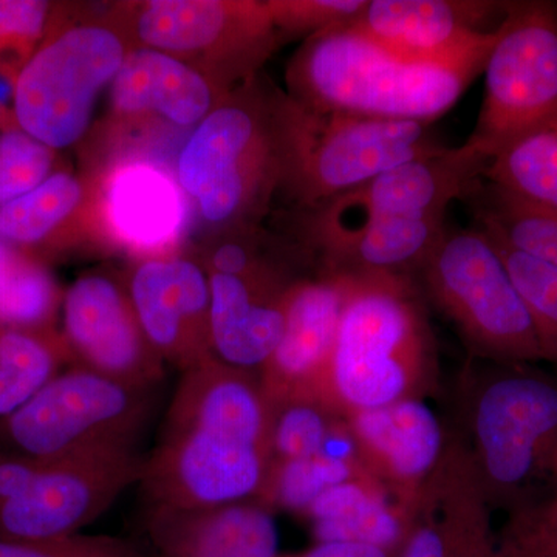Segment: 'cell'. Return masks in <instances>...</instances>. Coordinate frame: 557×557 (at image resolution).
<instances>
[{
    "mask_svg": "<svg viewBox=\"0 0 557 557\" xmlns=\"http://www.w3.org/2000/svg\"><path fill=\"white\" fill-rule=\"evenodd\" d=\"M269 467L259 375L212 357L183 372L139 482L150 507H215L256 500Z\"/></svg>",
    "mask_w": 557,
    "mask_h": 557,
    "instance_id": "1",
    "label": "cell"
},
{
    "mask_svg": "<svg viewBox=\"0 0 557 557\" xmlns=\"http://www.w3.org/2000/svg\"><path fill=\"white\" fill-rule=\"evenodd\" d=\"M338 333L317 392L344 418L421 398L434 381V336L416 277L350 274Z\"/></svg>",
    "mask_w": 557,
    "mask_h": 557,
    "instance_id": "2",
    "label": "cell"
},
{
    "mask_svg": "<svg viewBox=\"0 0 557 557\" xmlns=\"http://www.w3.org/2000/svg\"><path fill=\"white\" fill-rule=\"evenodd\" d=\"M486 61L409 60L347 25L304 40L288 62L285 91L321 112L432 124L457 104Z\"/></svg>",
    "mask_w": 557,
    "mask_h": 557,
    "instance_id": "3",
    "label": "cell"
},
{
    "mask_svg": "<svg viewBox=\"0 0 557 557\" xmlns=\"http://www.w3.org/2000/svg\"><path fill=\"white\" fill-rule=\"evenodd\" d=\"M281 91L260 73L223 98L180 150L178 186L211 233L263 225L281 193Z\"/></svg>",
    "mask_w": 557,
    "mask_h": 557,
    "instance_id": "4",
    "label": "cell"
},
{
    "mask_svg": "<svg viewBox=\"0 0 557 557\" xmlns=\"http://www.w3.org/2000/svg\"><path fill=\"white\" fill-rule=\"evenodd\" d=\"M467 450L491 507L509 515L557 493V380L528 364L474 375L465 403Z\"/></svg>",
    "mask_w": 557,
    "mask_h": 557,
    "instance_id": "5",
    "label": "cell"
},
{
    "mask_svg": "<svg viewBox=\"0 0 557 557\" xmlns=\"http://www.w3.org/2000/svg\"><path fill=\"white\" fill-rule=\"evenodd\" d=\"M134 50L112 11L58 3L46 39L13 86L17 126L50 149L78 145L101 91Z\"/></svg>",
    "mask_w": 557,
    "mask_h": 557,
    "instance_id": "6",
    "label": "cell"
},
{
    "mask_svg": "<svg viewBox=\"0 0 557 557\" xmlns=\"http://www.w3.org/2000/svg\"><path fill=\"white\" fill-rule=\"evenodd\" d=\"M284 178L295 211L322 207L383 172L446 150L431 123L304 108L281 91Z\"/></svg>",
    "mask_w": 557,
    "mask_h": 557,
    "instance_id": "7",
    "label": "cell"
},
{
    "mask_svg": "<svg viewBox=\"0 0 557 557\" xmlns=\"http://www.w3.org/2000/svg\"><path fill=\"white\" fill-rule=\"evenodd\" d=\"M112 11L134 50L170 54L223 97L258 78L284 44L265 0H131Z\"/></svg>",
    "mask_w": 557,
    "mask_h": 557,
    "instance_id": "8",
    "label": "cell"
},
{
    "mask_svg": "<svg viewBox=\"0 0 557 557\" xmlns=\"http://www.w3.org/2000/svg\"><path fill=\"white\" fill-rule=\"evenodd\" d=\"M417 277L479 357L498 364L545 361L525 300L485 230H446Z\"/></svg>",
    "mask_w": 557,
    "mask_h": 557,
    "instance_id": "9",
    "label": "cell"
},
{
    "mask_svg": "<svg viewBox=\"0 0 557 557\" xmlns=\"http://www.w3.org/2000/svg\"><path fill=\"white\" fill-rule=\"evenodd\" d=\"M156 398L157 387L72 366L0 423V438L13 453L39 460L135 453Z\"/></svg>",
    "mask_w": 557,
    "mask_h": 557,
    "instance_id": "10",
    "label": "cell"
},
{
    "mask_svg": "<svg viewBox=\"0 0 557 557\" xmlns=\"http://www.w3.org/2000/svg\"><path fill=\"white\" fill-rule=\"evenodd\" d=\"M497 33L478 124L465 143L487 161L557 110V3L509 2Z\"/></svg>",
    "mask_w": 557,
    "mask_h": 557,
    "instance_id": "11",
    "label": "cell"
},
{
    "mask_svg": "<svg viewBox=\"0 0 557 557\" xmlns=\"http://www.w3.org/2000/svg\"><path fill=\"white\" fill-rule=\"evenodd\" d=\"M490 161L461 145L383 172L322 207L295 211V237L309 251L386 219L446 215L450 201L469 200L485 182Z\"/></svg>",
    "mask_w": 557,
    "mask_h": 557,
    "instance_id": "12",
    "label": "cell"
},
{
    "mask_svg": "<svg viewBox=\"0 0 557 557\" xmlns=\"http://www.w3.org/2000/svg\"><path fill=\"white\" fill-rule=\"evenodd\" d=\"M317 262L292 236H274L269 249L234 274H208L215 358L231 368H263L284 335L288 293L302 277L296 267Z\"/></svg>",
    "mask_w": 557,
    "mask_h": 557,
    "instance_id": "13",
    "label": "cell"
},
{
    "mask_svg": "<svg viewBox=\"0 0 557 557\" xmlns=\"http://www.w3.org/2000/svg\"><path fill=\"white\" fill-rule=\"evenodd\" d=\"M137 453H97L40 460L20 496L0 505V539L57 541L76 536L139 480Z\"/></svg>",
    "mask_w": 557,
    "mask_h": 557,
    "instance_id": "14",
    "label": "cell"
},
{
    "mask_svg": "<svg viewBox=\"0 0 557 557\" xmlns=\"http://www.w3.org/2000/svg\"><path fill=\"white\" fill-rule=\"evenodd\" d=\"M61 314L72 366L135 386L159 387L164 361L141 327L123 274H81L64 292Z\"/></svg>",
    "mask_w": 557,
    "mask_h": 557,
    "instance_id": "15",
    "label": "cell"
},
{
    "mask_svg": "<svg viewBox=\"0 0 557 557\" xmlns=\"http://www.w3.org/2000/svg\"><path fill=\"white\" fill-rule=\"evenodd\" d=\"M124 277L141 327L164 364L188 372L215 357L209 278L193 252L132 259Z\"/></svg>",
    "mask_w": 557,
    "mask_h": 557,
    "instance_id": "16",
    "label": "cell"
},
{
    "mask_svg": "<svg viewBox=\"0 0 557 557\" xmlns=\"http://www.w3.org/2000/svg\"><path fill=\"white\" fill-rule=\"evenodd\" d=\"M0 239L49 265L79 252H116L100 177L58 168L20 199L0 207Z\"/></svg>",
    "mask_w": 557,
    "mask_h": 557,
    "instance_id": "17",
    "label": "cell"
},
{
    "mask_svg": "<svg viewBox=\"0 0 557 557\" xmlns=\"http://www.w3.org/2000/svg\"><path fill=\"white\" fill-rule=\"evenodd\" d=\"M508 7L487 0H369L350 27L413 61L487 60L498 27H485L493 17H505Z\"/></svg>",
    "mask_w": 557,
    "mask_h": 557,
    "instance_id": "18",
    "label": "cell"
},
{
    "mask_svg": "<svg viewBox=\"0 0 557 557\" xmlns=\"http://www.w3.org/2000/svg\"><path fill=\"white\" fill-rule=\"evenodd\" d=\"M106 141L137 138L148 131H188L223 100L208 79L170 54L135 49L109 87Z\"/></svg>",
    "mask_w": 557,
    "mask_h": 557,
    "instance_id": "19",
    "label": "cell"
},
{
    "mask_svg": "<svg viewBox=\"0 0 557 557\" xmlns=\"http://www.w3.org/2000/svg\"><path fill=\"white\" fill-rule=\"evenodd\" d=\"M343 420L366 472L412 511L449 445L435 413L421 398H409Z\"/></svg>",
    "mask_w": 557,
    "mask_h": 557,
    "instance_id": "20",
    "label": "cell"
},
{
    "mask_svg": "<svg viewBox=\"0 0 557 557\" xmlns=\"http://www.w3.org/2000/svg\"><path fill=\"white\" fill-rule=\"evenodd\" d=\"M350 285V274L324 270L292 285L284 335L259 370L269 405L288 398L317 399Z\"/></svg>",
    "mask_w": 557,
    "mask_h": 557,
    "instance_id": "21",
    "label": "cell"
},
{
    "mask_svg": "<svg viewBox=\"0 0 557 557\" xmlns=\"http://www.w3.org/2000/svg\"><path fill=\"white\" fill-rule=\"evenodd\" d=\"M496 537L490 502L467 450L460 442H449L421 487L398 557H490Z\"/></svg>",
    "mask_w": 557,
    "mask_h": 557,
    "instance_id": "22",
    "label": "cell"
},
{
    "mask_svg": "<svg viewBox=\"0 0 557 557\" xmlns=\"http://www.w3.org/2000/svg\"><path fill=\"white\" fill-rule=\"evenodd\" d=\"M100 177L106 220L116 247L132 259L180 251L185 207L177 183L159 164L132 159Z\"/></svg>",
    "mask_w": 557,
    "mask_h": 557,
    "instance_id": "23",
    "label": "cell"
},
{
    "mask_svg": "<svg viewBox=\"0 0 557 557\" xmlns=\"http://www.w3.org/2000/svg\"><path fill=\"white\" fill-rule=\"evenodd\" d=\"M146 530L160 557H277L276 523L258 500L150 507Z\"/></svg>",
    "mask_w": 557,
    "mask_h": 557,
    "instance_id": "24",
    "label": "cell"
},
{
    "mask_svg": "<svg viewBox=\"0 0 557 557\" xmlns=\"http://www.w3.org/2000/svg\"><path fill=\"white\" fill-rule=\"evenodd\" d=\"M445 219L446 215L379 220L319 245L311 255L322 270L333 273L417 277L432 249L445 236Z\"/></svg>",
    "mask_w": 557,
    "mask_h": 557,
    "instance_id": "25",
    "label": "cell"
},
{
    "mask_svg": "<svg viewBox=\"0 0 557 557\" xmlns=\"http://www.w3.org/2000/svg\"><path fill=\"white\" fill-rule=\"evenodd\" d=\"M318 542H358L398 557L408 539L412 511L401 507L370 475L330 487L302 512Z\"/></svg>",
    "mask_w": 557,
    "mask_h": 557,
    "instance_id": "26",
    "label": "cell"
},
{
    "mask_svg": "<svg viewBox=\"0 0 557 557\" xmlns=\"http://www.w3.org/2000/svg\"><path fill=\"white\" fill-rule=\"evenodd\" d=\"M369 475L362 468L344 420L324 449L310 457L271 465L256 500L267 508L302 515L330 487Z\"/></svg>",
    "mask_w": 557,
    "mask_h": 557,
    "instance_id": "27",
    "label": "cell"
},
{
    "mask_svg": "<svg viewBox=\"0 0 557 557\" xmlns=\"http://www.w3.org/2000/svg\"><path fill=\"white\" fill-rule=\"evenodd\" d=\"M483 178L512 199L557 212V110L498 150Z\"/></svg>",
    "mask_w": 557,
    "mask_h": 557,
    "instance_id": "28",
    "label": "cell"
},
{
    "mask_svg": "<svg viewBox=\"0 0 557 557\" xmlns=\"http://www.w3.org/2000/svg\"><path fill=\"white\" fill-rule=\"evenodd\" d=\"M72 364L58 332H38L0 324V423Z\"/></svg>",
    "mask_w": 557,
    "mask_h": 557,
    "instance_id": "29",
    "label": "cell"
},
{
    "mask_svg": "<svg viewBox=\"0 0 557 557\" xmlns=\"http://www.w3.org/2000/svg\"><path fill=\"white\" fill-rule=\"evenodd\" d=\"M64 292L42 260L0 239V324L58 332Z\"/></svg>",
    "mask_w": 557,
    "mask_h": 557,
    "instance_id": "30",
    "label": "cell"
},
{
    "mask_svg": "<svg viewBox=\"0 0 557 557\" xmlns=\"http://www.w3.org/2000/svg\"><path fill=\"white\" fill-rule=\"evenodd\" d=\"M469 200L480 228L557 269V212L530 207L485 182Z\"/></svg>",
    "mask_w": 557,
    "mask_h": 557,
    "instance_id": "31",
    "label": "cell"
},
{
    "mask_svg": "<svg viewBox=\"0 0 557 557\" xmlns=\"http://www.w3.org/2000/svg\"><path fill=\"white\" fill-rule=\"evenodd\" d=\"M343 418L313 398L270 405V467L324 449ZM269 467V468H270Z\"/></svg>",
    "mask_w": 557,
    "mask_h": 557,
    "instance_id": "32",
    "label": "cell"
},
{
    "mask_svg": "<svg viewBox=\"0 0 557 557\" xmlns=\"http://www.w3.org/2000/svg\"><path fill=\"white\" fill-rule=\"evenodd\" d=\"M487 234L496 245L498 255L504 259L516 287L525 300L544 348L545 361L557 364L556 267L509 247L507 242L498 239L494 234Z\"/></svg>",
    "mask_w": 557,
    "mask_h": 557,
    "instance_id": "33",
    "label": "cell"
},
{
    "mask_svg": "<svg viewBox=\"0 0 557 557\" xmlns=\"http://www.w3.org/2000/svg\"><path fill=\"white\" fill-rule=\"evenodd\" d=\"M58 3L0 0V78L16 83L53 22Z\"/></svg>",
    "mask_w": 557,
    "mask_h": 557,
    "instance_id": "34",
    "label": "cell"
},
{
    "mask_svg": "<svg viewBox=\"0 0 557 557\" xmlns=\"http://www.w3.org/2000/svg\"><path fill=\"white\" fill-rule=\"evenodd\" d=\"M57 170V150L20 126L0 131V207L30 193Z\"/></svg>",
    "mask_w": 557,
    "mask_h": 557,
    "instance_id": "35",
    "label": "cell"
},
{
    "mask_svg": "<svg viewBox=\"0 0 557 557\" xmlns=\"http://www.w3.org/2000/svg\"><path fill=\"white\" fill-rule=\"evenodd\" d=\"M282 40L347 27L361 16L369 0H265Z\"/></svg>",
    "mask_w": 557,
    "mask_h": 557,
    "instance_id": "36",
    "label": "cell"
},
{
    "mask_svg": "<svg viewBox=\"0 0 557 557\" xmlns=\"http://www.w3.org/2000/svg\"><path fill=\"white\" fill-rule=\"evenodd\" d=\"M490 557H557V527L541 505L511 512Z\"/></svg>",
    "mask_w": 557,
    "mask_h": 557,
    "instance_id": "37",
    "label": "cell"
},
{
    "mask_svg": "<svg viewBox=\"0 0 557 557\" xmlns=\"http://www.w3.org/2000/svg\"><path fill=\"white\" fill-rule=\"evenodd\" d=\"M132 549L119 539L70 536L57 541H5L0 539V557H112Z\"/></svg>",
    "mask_w": 557,
    "mask_h": 557,
    "instance_id": "38",
    "label": "cell"
},
{
    "mask_svg": "<svg viewBox=\"0 0 557 557\" xmlns=\"http://www.w3.org/2000/svg\"><path fill=\"white\" fill-rule=\"evenodd\" d=\"M302 557H392L386 549L358 542H318Z\"/></svg>",
    "mask_w": 557,
    "mask_h": 557,
    "instance_id": "39",
    "label": "cell"
},
{
    "mask_svg": "<svg viewBox=\"0 0 557 557\" xmlns=\"http://www.w3.org/2000/svg\"><path fill=\"white\" fill-rule=\"evenodd\" d=\"M17 126L13 109V84L0 78V131Z\"/></svg>",
    "mask_w": 557,
    "mask_h": 557,
    "instance_id": "40",
    "label": "cell"
},
{
    "mask_svg": "<svg viewBox=\"0 0 557 557\" xmlns=\"http://www.w3.org/2000/svg\"><path fill=\"white\" fill-rule=\"evenodd\" d=\"M112 557H143L139 553L135 552L134 548L129 549V552L121 553V555L112 556Z\"/></svg>",
    "mask_w": 557,
    "mask_h": 557,
    "instance_id": "41",
    "label": "cell"
}]
</instances>
